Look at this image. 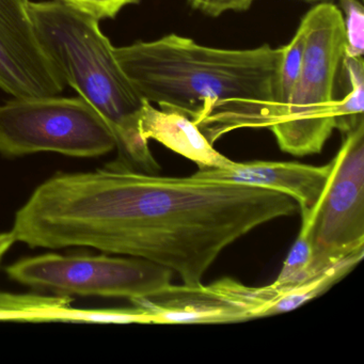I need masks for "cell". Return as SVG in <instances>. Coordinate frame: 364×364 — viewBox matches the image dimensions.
<instances>
[{"mask_svg":"<svg viewBox=\"0 0 364 364\" xmlns=\"http://www.w3.org/2000/svg\"><path fill=\"white\" fill-rule=\"evenodd\" d=\"M297 210L295 200L272 189L112 163L48 178L16 212L12 232L31 248L88 247L148 259L196 285L230 245Z\"/></svg>","mask_w":364,"mask_h":364,"instance_id":"cell-1","label":"cell"},{"mask_svg":"<svg viewBox=\"0 0 364 364\" xmlns=\"http://www.w3.org/2000/svg\"><path fill=\"white\" fill-rule=\"evenodd\" d=\"M114 56L146 101L188 117L212 144L236 129H270L282 117L283 46L225 50L171 33L114 48Z\"/></svg>","mask_w":364,"mask_h":364,"instance_id":"cell-2","label":"cell"},{"mask_svg":"<svg viewBox=\"0 0 364 364\" xmlns=\"http://www.w3.org/2000/svg\"><path fill=\"white\" fill-rule=\"evenodd\" d=\"M29 18L42 50L65 85L92 106L116 139L117 165L157 174L161 165L139 125L146 102L114 56L99 21L59 0L31 1Z\"/></svg>","mask_w":364,"mask_h":364,"instance_id":"cell-3","label":"cell"},{"mask_svg":"<svg viewBox=\"0 0 364 364\" xmlns=\"http://www.w3.org/2000/svg\"><path fill=\"white\" fill-rule=\"evenodd\" d=\"M301 71L278 124L270 127L279 148L295 156L318 154L336 129L334 101L345 52L342 11L321 3L306 12Z\"/></svg>","mask_w":364,"mask_h":364,"instance_id":"cell-4","label":"cell"},{"mask_svg":"<svg viewBox=\"0 0 364 364\" xmlns=\"http://www.w3.org/2000/svg\"><path fill=\"white\" fill-rule=\"evenodd\" d=\"M116 150L99 112L82 97H14L0 106V154L58 153L90 159Z\"/></svg>","mask_w":364,"mask_h":364,"instance_id":"cell-5","label":"cell"},{"mask_svg":"<svg viewBox=\"0 0 364 364\" xmlns=\"http://www.w3.org/2000/svg\"><path fill=\"white\" fill-rule=\"evenodd\" d=\"M11 280L59 296L150 299L171 284L173 272L148 259L112 255L46 253L6 268Z\"/></svg>","mask_w":364,"mask_h":364,"instance_id":"cell-6","label":"cell"},{"mask_svg":"<svg viewBox=\"0 0 364 364\" xmlns=\"http://www.w3.org/2000/svg\"><path fill=\"white\" fill-rule=\"evenodd\" d=\"M332 163L312 229L310 277L364 252V122L343 134Z\"/></svg>","mask_w":364,"mask_h":364,"instance_id":"cell-7","label":"cell"},{"mask_svg":"<svg viewBox=\"0 0 364 364\" xmlns=\"http://www.w3.org/2000/svg\"><path fill=\"white\" fill-rule=\"evenodd\" d=\"M293 285L272 282L247 287L232 278L210 284H169L137 306L146 309L157 325L242 323L291 311Z\"/></svg>","mask_w":364,"mask_h":364,"instance_id":"cell-8","label":"cell"},{"mask_svg":"<svg viewBox=\"0 0 364 364\" xmlns=\"http://www.w3.org/2000/svg\"><path fill=\"white\" fill-rule=\"evenodd\" d=\"M31 0H0V89L14 97L59 95L65 84L36 38Z\"/></svg>","mask_w":364,"mask_h":364,"instance_id":"cell-9","label":"cell"},{"mask_svg":"<svg viewBox=\"0 0 364 364\" xmlns=\"http://www.w3.org/2000/svg\"><path fill=\"white\" fill-rule=\"evenodd\" d=\"M333 163L312 166L296 161H232L225 167L200 168L193 178L272 189L297 202L300 214H306L321 199Z\"/></svg>","mask_w":364,"mask_h":364,"instance_id":"cell-10","label":"cell"},{"mask_svg":"<svg viewBox=\"0 0 364 364\" xmlns=\"http://www.w3.org/2000/svg\"><path fill=\"white\" fill-rule=\"evenodd\" d=\"M144 141L156 140L198 167H225L232 159L215 150L193 120L174 110L157 109L146 102L139 125Z\"/></svg>","mask_w":364,"mask_h":364,"instance_id":"cell-11","label":"cell"},{"mask_svg":"<svg viewBox=\"0 0 364 364\" xmlns=\"http://www.w3.org/2000/svg\"><path fill=\"white\" fill-rule=\"evenodd\" d=\"M68 296L42 297L31 295L0 294V319L27 321H85L89 310L70 306Z\"/></svg>","mask_w":364,"mask_h":364,"instance_id":"cell-12","label":"cell"},{"mask_svg":"<svg viewBox=\"0 0 364 364\" xmlns=\"http://www.w3.org/2000/svg\"><path fill=\"white\" fill-rule=\"evenodd\" d=\"M363 57L344 54L334 101L336 129L346 134L364 122Z\"/></svg>","mask_w":364,"mask_h":364,"instance_id":"cell-13","label":"cell"},{"mask_svg":"<svg viewBox=\"0 0 364 364\" xmlns=\"http://www.w3.org/2000/svg\"><path fill=\"white\" fill-rule=\"evenodd\" d=\"M318 205L319 200L310 212L301 215V229L297 240L289 250L278 278L274 280L278 284H294L311 278L309 269L312 261V229Z\"/></svg>","mask_w":364,"mask_h":364,"instance_id":"cell-14","label":"cell"},{"mask_svg":"<svg viewBox=\"0 0 364 364\" xmlns=\"http://www.w3.org/2000/svg\"><path fill=\"white\" fill-rule=\"evenodd\" d=\"M304 50V33L299 25L291 41L287 46H283L282 61L279 69L278 84H277V104L282 114L281 120L287 114L289 100L301 71Z\"/></svg>","mask_w":364,"mask_h":364,"instance_id":"cell-15","label":"cell"},{"mask_svg":"<svg viewBox=\"0 0 364 364\" xmlns=\"http://www.w3.org/2000/svg\"><path fill=\"white\" fill-rule=\"evenodd\" d=\"M345 33V52L348 57H363L364 8L361 0H340Z\"/></svg>","mask_w":364,"mask_h":364,"instance_id":"cell-16","label":"cell"},{"mask_svg":"<svg viewBox=\"0 0 364 364\" xmlns=\"http://www.w3.org/2000/svg\"><path fill=\"white\" fill-rule=\"evenodd\" d=\"M61 3L95 18L114 20L119 12L129 5H137L140 0H59Z\"/></svg>","mask_w":364,"mask_h":364,"instance_id":"cell-17","label":"cell"},{"mask_svg":"<svg viewBox=\"0 0 364 364\" xmlns=\"http://www.w3.org/2000/svg\"><path fill=\"white\" fill-rule=\"evenodd\" d=\"M193 9L205 16L218 18L225 12H244L250 9L255 0H187Z\"/></svg>","mask_w":364,"mask_h":364,"instance_id":"cell-18","label":"cell"},{"mask_svg":"<svg viewBox=\"0 0 364 364\" xmlns=\"http://www.w3.org/2000/svg\"><path fill=\"white\" fill-rule=\"evenodd\" d=\"M14 242H16V240L11 231L0 233V263L3 261L6 253L14 246Z\"/></svg>","mask_w":364,"mask_h":364,"instance_id":"cell-19","label":"cell"},{"mask_svg":"<svg viewBox=\"0 0 364 364\" xmlns=\"http://www.w3.org/2000/svg\"><path fill=\"white\" fill-rule=\"evenodd\" d=\"M306 3L313 4V3H318V1H325V0H304Z\"/></svg>","mask_w":364,"mask_h":364,"instance_id":"cell-20","label":"cell"}]
</instances>
